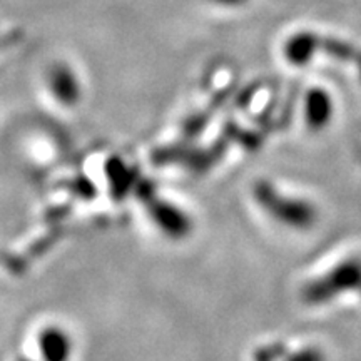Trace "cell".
<instances>
[{
	"label": "cell",
	"mask_w": 361,
	"mask_h": 361,
	"mask_svg": "<svg viewBox=\"0 0 361 361\" xmlns=\"http://www.w3.org/2000/svg\"><path fill=\"white\" fill-rule=\"evenodd\" d=\"M47 84L52 96L59 102L72 106V104H75L80 99V92H82L80 90V82L69 64H64V62L54 64L47 74Z\"/></svg>",
	"instance_id": "cell-1"
},
{
	"label": "cell",
	"mask_w": 361,
	"mask_h": 361,
	"mask_svg": "<svg viewBox=\"0 0 361 361\" xmlns=\"http://www.w3.org/2000/svg\"><path fill=\"white\" fill-rule=\"evenodd\" d=\"M319 42L313 34L300 32L288 40L284 45V56L293 66H303L311 61Z\"/></svg>",
	"instance_id": "cell-2"
},
{
	"label": "cell",
	"mask_w": 361,
	"mask_h": 361,
	"mask_svg": "<svg viewBox=\"0 0 361 361\" xmlns=\"http://www.w3.org/2000/svg\"><path fill=\"white\" fill-rule=\"evenodd\" d=\"M329 114V101L323 90H311L308 97V117L311 123L322 124Z\"/></svg>",
	"instance_id": "cell-3"
},
{
	"label": "cell",
	"mask_w": 361,
	"mask_h": 361,
	"mask_svg": "<svg viewBox=\"0 0 361 361\" xmlns=\"http://www.w3.org/2000/svg\"><path fill=\"white\" fill-rule=\"evenodd\" d=\"M211 2L218 4V6H223V7H236V6H241V4H245L246 0H211Z\"/></svg>",
	"instance_id": "cell-4"
}]
</instances>
